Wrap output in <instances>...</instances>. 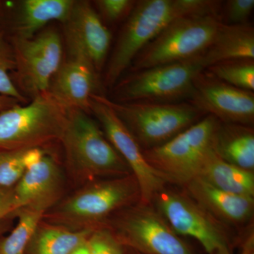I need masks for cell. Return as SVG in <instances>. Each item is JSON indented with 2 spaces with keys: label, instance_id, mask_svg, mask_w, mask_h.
Here are the masks:
<instances>
[{
  "label": "cell",
  "instance_id": "obj_1",
  "mask_svg": "<svg viewBox=\"0 0 254 254\" xmlns=\"http://www.w3.org/2000/svg\"><path fill=\"white\" fill-rule=\"evenodd\" d=\"M69 112L49 92L1 112L0 151L39 148L61 139Z\"/></svg>",
  "mask_w": 254,
  "mask_h": 254
},
{
  "label": "cell",
  "instance_id": "obj_2",
  "mask_svg": "<svg viewBox=\"0 0 254 254\" xmlns=\"http://www.w3.org/2000/svg\"><path fill=\"white\" fill-rule=\"evenodd\" d=\"M206 68L203 54L177 63L153 66L122 77L110 100L118 103H179L190 98L195 78Z\"/></svg>",
  "mask_w": 254,
  "mask_h": 254
},
{
  "label": "cell",
  "instance_id": "obj_3",
  "mask_svg": "<svg viewBox=\"0 0 254 254\" xmlns=\"http://www.w3.org/2000/svg\"><path fill=\"white\" fill-rule=\"evenodd\" d=\"M117 116L141 148L165 143L204 116L189 102L118 103L107 97Z\"/></svg>",
  "mask_w": 254,
  "mask_h": 254
},
{
  "label": "cell",
  "instance_id": "obj_4",
  "mask_svg": "<svg viewBox=\"0 0 254 254\" xmlns=\"http://www.w3.org/2000/svg\"><path fill=\"white\" fill-rule=\"evenodd\" d=\"M222 24L220 16L213 15L173 20L137 55L130 72L203 54Z\"/></svg>",
  "mask_w": 254,
  "mask_h": 254
},
{
  "label": "cell",
  "instance_id": "obj_5",
  "mask_svg": "<svg viewBox=\"0 0 254 254\" xmlns=\"http://www.w3.org/2000/svg\"><path fill=\"white\" fill-rule=\"evenodd\" d=\"M179 18L175 0L137 1L107 63L103 80L105 86L113 88L137 55L169 23Z\"/></svg>",
  "mask_w": 254,
  "mask_h": 254
},
{
  "label": "cell",
  "instance_id": "obj_6",
  "mask_svg": "<svg viewBox=\"0 0 254 254\" xmlns=\"http://www.w3.org/2000/svg\"><path fill=\"white\" fill-rule=\"evenodd\" d=\"M220 123L206 115L163 144L143 150L145 158L165 179L189 183L198 177L213 150Z\"/></svg>",
  "mask_w": 254,
  "mask_h": 254
},
{
  "label": "cell",
  "instance_id": "obj_7",
  "mask_svg": "<svg viewBox=\"0 0 254 254\" xmlns=\"http://www.w3.org/2000/svg\"><path fill=\"white\" fill-rule=\"evenodd\" d=\"M60 140L68 164L79 173L120 174L128 168L98 125L85 112L70 110Z\"/></svg>",
  "mask_w": 254,
  "mask_h": 254
},
{
  "label": "cell",
  "instance_id": "obj_8",
  "mask_svg": "<svg viewBox=\"0 0 254 254\" xmlns=\"http://www.w3.org/2000/svg\"><path fill=\"white\" fill-rule=\"evenodd\" d=\"M15 86L22 94L36 95L48 91L63 63V41L54 28L42 30L30 38L14 37Z\"/></svg>",
  "mask_w": 254,
  "mask_h": 254
},
{
  "label": "cell",
  "instance_id": "obj_9",
  "mask_svg": "<svg viewBox=\"0 0 254 254\" xmlns=\"http://www.w3.org/2000/svg\"><path fill=\"white\" fill-rule=\"evenodd\" d=\"M91 113L101 125L108 141L134 174L142 201L149 202L160 193L166 182L165 177L147 161L143 150L108 104L105 95L97 93L92 96Z\"/></svg>",
  "mask_w": 254,
  "mask_h": 254
},
{
  "label": "cell",
  "instance_id": "obj_10",
  "mask_svg": "<svg viewBox=\"0 0 254 254\" xmlns=\"http://www.w3.org/2000/svg\"><path fill=\"white\" fill-rule=\"evenodd\" d=\"M187 102L205 116L211 115L220 123H254V92L227 84L205 70L195 78L193 91Z\"/></svg>",
  "mask_w": 254,
  "mask_h": 254
},
{
  "label": "cell",
  "instance_id": "obj_11",
  "mask_svg": "<svg viewBox=\"0 0 254 254\" xmlns=\"http://www.w3.org/2000/svg\"><path fill=\"white\" fill-rule=\"evenodd\" d=\"M64 28L68 56L86 60L99 74L108 59L112 34L91 3L75 1Z\"/></svg>",
  "mask_w": 254,
  "mask_h": 254
},
{
  "label": "cell",
  "instance_id": "obj_12",
  "mask_svg": "<svg viewBox=\"0 0 254 254\" xmlns=\"http://www.w3.org/2000/svg\"><path fill=\"white\" fill-rule=\"evenodd\" d=\"M159 206L174 231L195 239L209 254L227 249L221 232L200 208L181 195L159 193Z\"/></svg>",
  "mask_w": 254,
  "mask_h": 254
},
{
  "label": "cell",
  "instance_id": "obj_13",
  "mask_svg": "<svg viewBox=\"0 0 254 254\" xmlns=\"http://www.w3.org/2000/svg\"><path fill=\"white\" fill-rule=\"evenodd\" d=\"M98 76L91 63L68 55L53 78L48 92L67 109L88 114L92 96L100 93H97Z\"/></svg>",
  "mask_w": 254,
  "mask_h": 254
},
{
  "label": "cell",
  "instance_id": "obj_14",
  "mask_svg": "<svg viewBox=\"0 0 254 254\" xmlns=\"http://www.w3.org/2000/svg\"><path fill=\"white\" fill-rule=\"evenodd\" d=\"M134 187L127 180L98 184L78 192L60 208L64 217L73 221H89L102 218L128 201Z\"/></svg>",
  "mask_w": 254,
  "mask_h": 254
},
{
  "label": "cell",
  "instance_id": "obj_15",
  "mask_svg": "<svg viewBox=\"0 0 254 254\" xmlns=\"http://www.w3.org/2000/svg\"><path fill=\"white\" fill-rule=\"evenodd\" d=\"M123 229L127 241L145 254H192L175 232L155 214H133L125 222Z\"/></svg>",
  "mask_w": 254,
  "mask_h": 254
},
{
  "label": "cell",
  "instance_id": "obj_16",
  "mask_svg": "<svg viewBox=\"0 0 254 254\" xmlns=\"http://www.w3.org/2000/svg\"><path fill=\"white\" fill-rule=\"evenodd\" d=\"M60 182L58 164L45 154L39 163L26 170L14 187L16 211L26 207L46 209L56 195Z\"/></svg>",
  "mask_w": 254,
  "mask_h": 254
},
{
  "label": "cell",
  "instance_id": "obj_17",
  "mask_svg": "<svg viewBox=\"0 0 254 254\" xmlns=\"http://www.w3.org/2000/svg\"><path fill=\"white\" fill-rule=\"evenodd\" d=\"M75 1L73 0H24L18 4L15 18L14 37L30 38L53 21L64 23Z\"/></svg>",
  "mask_w": 254,
  "mask_h": 254
},
{
  "label": "cell",
  "instance_id": "obj_18",
  "mask_svg": "<svg viewBox=\"0 0 254 254\" xmlns=\"http://www.w3.org/2000/svg\"><path fill=\"white\" fill-rule=\"evenodd\" d=\"M206 68L227 60H254V28L245 24H222L203 53Z\"/></svg>",
  "mask_w": 254,
  "mask_h": 254
},
{
  "label": "cell",
  "instance_id": "obj_19",
  "mask_svg": "<svg viewBox=\"0 0 254 254\" xmlns=\"http://www.w3.org/2000/svg\"><path fill=\"white\" fill-rule=\"evenodd\" d=\"M213 149L225 161L244 170L254 168V134L252 128L238 124L220 123Z\"/></svg>",
  "mask_w": 254,
  "mask_h": 254
},
{
  "label": "cell",
  "instance_id": "obj_20",
  "mask_svg": "<svg viewBox=\"0 0 254 254\" xmlns=\"http://www.w3.org/2000/svg\"><path fill=\"white\" fill-rule=\"evenodd\" d=\"M189 185L192 195L202 205L222 218L240 222L249 218L252 213L253 198L219 190L200 177L189 182Z\"/></svg>",
  "mask_w": 254,
  "mask_h": 254
},
{
  "label": "cell",
  "instance_id": "obj_21",
  "mask_svg": "<svg viewBox=\"0 0 254 254\" xmlns=\"http://www.w3.org/2000/svg\"><path fill=\"white\" fill-rule=\"evenodd\" d=\"M198 177L219 190L253 198L254 177L252 171L227 163L214 149L207 157Z\"/></svg>",
  "mask_w": 254,
  "mask_h": 254
},
{
  "label": "cell",
  "instance_id": "obj_22",
  "mask_svg": "<svg viewBox=\"0 0 254 254\" xmlns=\"http://www.w3.org/2000/svg\"><path fill=\"white\" fill-rule=\"evenodd\" d=\"M88 230L69 231L60 227L37 228L25 254H70L87 242Z\"/></svg>",
  "mask_w": 254,
  "mask_h": 254
},
{
  "label": "cell",
  "instance_id": "obj_23",
  "mask_svg": "<svg viewBox=\"0 0 254 254\" xmlns=\"http://www.w3.org/2000/svg\"><path fill=\"white\" fill-rule=\"evenodd\" d=\"M46 210L38 207L19 209L17 225L6 238L0 241V254H25Z\"/></svg>",
  "mask_w": 254,
  "mask_h": 254
},
{
  "label": "cell",
  "instance_id": "obj_24",
  "mask_svg": "<svg viewBox=\"0 0 254 254\" xmlns=\"http://www.w3.org/2000/svg\"><path fill=\"white\" fill-rule=\"evenodd\" d=\"M205 70L227 84L254 92V60H227L213 64Z\"/></svg>",
  "mask_w": 254,
  "mask_h": 254
},
{
  "label": "cell",
  "instance_id": "obj_25",
  "mask_svg": "<svg viewBox=\"0 0 254 254\" xmlns=\"http://www.w3.org/2000/svg\"><path fill=\"white\" fill-rule=\"evenodd\" d=\"M15 60L11 45L7 43L0 32V94L17 100L21 103H26V97L20 93L15 86L10 72L14 71Z\"/></svg>",
  "mask_w": 254,
  "mask_h": 254
},
{
  "label": "cell",
  "instance_id": "obj_26",
  "mask_svg": "<svg viewBox=\"0 0 254 254\" xmlns=\"http://www.w3.org/2000/svg\"><path fill=\"white\" fill-rule=\"evenodd\" d=\"M25 151L26 150L0 151V187H14L22 177L26 170L23 161Z\"/></svg>",
  "mask_w": 254,
  "mask_h": 254
},
{
  "label": "cell",
  "instance_id": "obj_27",
  "mask_svg": "<svg viewBox=\"0 0 254 254\" xmlns=\"http://www.w3.org/2000/svg\"><path fill=\"white\" fill-rule=\"evenodd\" d=\"M254 8V0H227L222 3L220 19L223 24H245Z\"/></svg>",
  "mask_w": 254,
  "mask_h": 254
},
{
  "label": "cell",
  "instance_id": "obj_28",
  "mask_svg": "<svg viewBox=\"0 0 254 254\" xmlns=\"http://www.w3.org/2000/svg\"><path fill=\"white\" fill-rule=\"evenodd\" d=\"M136 1L133 0H98L94 1V4L102 17L109 22L115 23L127 18Z\"/></svg>",
  "mask_w": 254,
  "mask_h": 254
},
{
  "label": "cell",
  "instance_id": "obj_29",
  "mask_svg": "<svg viewBox=\"0 0 254 254\" xmlns=\"http://www.w3.org/2000/svg\"><path fill=\"white\" fill-rule=\"evenodd\" d=\"M88 245L90 254H123L120 244L106 232L91 234Z\"/></svg>",
  "mask_w": 254,
  "mask_h": 254
},
{
  "label": "cell",
  "instance_id": "obj_30",
  "mask_svg": "<svg viewBox=\"0 0 254 254\" xmlns=\"http://www.w3.org/2000/svg\"><path fill=\"white\" fill-rule=\"evenodd\" d=\"M16 211L14 187H0V220L9 214Z\"/></svg>",
  "mask_w": 254,
  "mask_h": 254
},
{
  "label": "cell",
  "instance_id": "obj_31",
  "mask_svg": "<svg viewBox=\"0 0 254 254\" xmlns=\"http://www.w3.org/2000/svg\"><path fill=\"white\" fill-rule=\"evenodd\" d=\"M45 154L46 153L40 148H33L26 150L23 156V161H24L26 170L39 163L44 157Z\"/></svg>",
  "mask_w": 254,
  "mask_h": 254
},
{
  "label": "cell",
  "instance_id": "obj_32",
  "mask_svg": "<svg viewBox=\"0 0 254 254\" xmlns=\"http://www.w3.org/2000/svg\"><path fill=\"white\" fill-rule=\"evenodd\" d=\"M20 102L14 98L6 96V95L0 94V113L4 110L9 109L12 107L19 105Z\"/></svg>",
  "mask_w": 254,
  "mask_h": 254
},
{
  "label": "cell",
  "instance_id": "obj_33",
  "mask_svg": "<svg viewBox=\"0 0 254 254\" xmlns=\"http://www.w3.org/2000/svg\"><path fill=\"white\" fill-rule=\"evenodd\" d=\"M70 254H90L89 248H88V240L84 244L78 247L76 250Z\"/></svg>",
  "mask_w": 254,
  "mask_h": 254
},
{
  "label": "cell",
  "instance_id": "obj_34",
  "mask_svg": "<svg viewBox=\"0 0 254 254\" xmlns=\"http://www.w3.org/2000/svg\"><path fill=\"white\" fill-rule=\"evenodd\" d=\"M213 254H229L228 251H227V249H223V250L218 251V252H215V253Z\"/></svg>",
  "mask_w": 254,
  "mask_h": 254
},
{
  "label": "cell",
  "instance_id": "obj_35",
  "mask_svg": "<svg viewBox=\"0 0 254 254\" xmlns=\"http://www.w3.org/2000/svg\"><path fill=\"white\" fill-rule=\"evenodd\" d=\"M0 232H1V229H0Z\"/></svg>",
  "mask_w": 254,
  "mask_h": 254
}]
</instances>
